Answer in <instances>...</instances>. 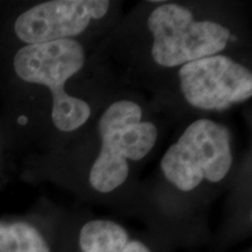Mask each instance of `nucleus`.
<instances>
[{
	"label": "nucleus",
	"instance_id": "6e6552de",
	"mask_svg": "<svg viewBox=\"0 0 252 252\" xmlns=\"http://www.w3.org/2000/svg\"><path fill=\"white\" fill-rule=\"evenodd\" d=\"M0 252H50L37 230L25 222L0 223Z\"/></svg>",
	"mask_w": 252,
	"mask_h": 252
},
{
	"label": "nucleus",
	"instance_id": "20e7f679",
	"mask_svg": "<svg viewBox=\"0 0 252 252\" xmlns=\"http://www.w3.org/2000/svg\"><path fill=\"white\" fill-rule=\"evenodd\" d=\"M152 58L161 67L173 68L216 55L226 47L231 33L214 21H195L188 8L165 4L151 13Z\"/></svg>",
	"mask_w": 252,
	"mask_h": 252
},
{
	"label": "nucleus",
	"instance_id": "0eeeda50",
	"mask_svg": "<svg viewBox=\"0 0 252 252\" xmlns=\"http://www.w3.org/2000/svg\"><path fill=\"white\" fill-rule=\"evenodd\" d=\"M80 248L83 252H151L139 241H130L126 230L106 220H90L80 232Z\"/></svg>",
	"mask_w": 252,
	"mask_h": 252
},
{
	"label": "nucleus",
	"instance_id": "1a4fd4ad",
	"mask_svg": "<svg viewBox=\"0 0 252 252\" xmlns=\"http://www.w3.org/2000/svg\"><path fill=\"white\" fill-rule=\"evenodd\" d=\"M19 122H20V123H23V124H25V123L27 122V119H26V118H24V117H21L20 119H19Z\"/></svg>",
	"mask_w": 252,
	"mask_h": 252
},
{
	"label": "nucleus",
	"instance_id": "39448f33",
	"mask_svg": "<svg viewBox=\"0 0 252 252\" xmlns=\"http://www.w3.org/2000/svg\"><path fill=\"white\" fill-rule=\"evenodd\" d=\"M179 76L185 98L197 109L225 110L252 96L251 71L223 55L186 63Z\"/></svg>",
	"mask_w": 252,
	"mask_h": 252
},
{
	"label": "nucleus",
	"instance_id": "f257e3e1",
	"mask_svg": "<svg viewBox=\"0 0 252 252\" xmlns=\"http://www.w3.org/2000/svg\"><path fill=\"white\" fill-rule=\"evenodd\" d=\"M84 62L83 47L71 39L27 45L14 56V70L21 80L49 88L52 119L63 132L77 130L90 117L89 104L64 90L65 82L83 68Z\"/></svg>",
	"mask_w": 252,
	"mask_h": 252
},
{
	"label": "nucleus",
	"instance_id": "f03ea898",
	"mask_svg": "<svg viewBox=\"0 0 252 252\" xmlns=\"http://www.w3.org/2000/svg\"><path fill=\"white\" fill-rule=\"evenodd\" d=\"M143 111L131 100H118L104 111L98 123L102 149L89 174L91 187L109 193L123 185L130 160H141L156 145L154 124L141 123Z\"/></svg>",
	"mask_w": 252,
	"mask_h": 252
},
{
	"label": "nucleus",
	"instance_id": "423d86ee",
	"mask_svg": "<svg viewBox=\"0 0 252 252\" xmlns=\"http://www.w3.org/2000/svg\"><path fill=\"white\" fill-rule=\"evenodd\" d=\"M106 0H52L19 15L14 24L17 36L27 45L53 42L80 35L91 19L106 14Z\"/></svg>",
	"mask_w": 252,
	"mask_h": 252
},
{
	"label": "nucleus",
	"instance_id": "7ed1b4c3",
	"mask_svg": "<svg viewBox=\"0 0 252 252\" xmlns=\"http://www.w3.org/2000/svg\"><path fill=\"white\" fill-rule=\"evenodd\" d=\"M231 163L229 131L209 119H198L165 153L161 169L175 187L190 191L203 179L210 182L223 180Z\"/></svg>",
	"mask_w": 252,
	"mask_h": 252
}]
</instances>
